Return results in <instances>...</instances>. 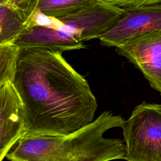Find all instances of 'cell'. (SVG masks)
I'll return each instance as SVG.
<instances>
[{"label": "cell", "instance_id": "1", "mask_svg": "<svg viewBox=\"0 0 161 161\" xmlns=\"http://www.w3.org/2000/svg\"><path fill=\"white\" fill-rule=\"evenodd\" d=\"M62 52L20 47L13 83L23 107L25 135H66L94 120L96 99Z\"/></svg>", "mask_w": 161, "mask_h": 161}, {"label": "cell", "instance_id": "2", "mask_svg": "<svg viewBox=\"0 0 161 161\" xmlns=\"http://www.w3.org/2000/svg\"><path fill=\"white\" fill-rule=\"evenodd\" d=\"M124 119L105 111L92 121L66 135H24L6 155L12 161H108L125 160L124 140L106 138Z\"/></svg>", "mask_w": 161, "mask_h": 161}, {"label": "cell", "instance_id": "3", "mask_svg": "<svg viewBox=\"0 0 161 161\" xmlns=\"http://www.w3.org/2000/svg\"><path fill=\"white\" fill-rule=\"evenodd\" d=\"M128 161H161V104L143 102L121 127Z\"/></svg>", "mask_w": 161, "mask_h": 161}, {"label": "cell", "instance_id": "4", "mask_svg": "<svg viewBox=\"0 0 161 161\" xmlns=\"http://www.w3.org/2000/svg\"><path fill=\"white\" fill-rule=\"evenodd\" d=\"M122 13V8L103 0H92L75 11L52 19L55 28L74 34L83 42L99 38Z\"/></svg>", "mask_w": 161, "mask_h": 161}, {"label": "cell", "instance_id": "5", "mask_svg": "<svg viewBox=\"0 0 161 161\" xmlns=\"http://www.w3.org/2000/svg\"><path fill=\"white\" fill-rule=\"evenodd\" d=\"M116 23L101 35V45L116 47L143 35L161 31V4L122 8Z\"/></svg>", "mask_w": 161, "mask_h": 161}, {"label": "cell", "instance_id": "6", "mask_svg": "<svg viewBox=\"0 0 161 161\" xmlns=\"http://www.w3.org/2000/svg\"><path fill=\"white\" fill-rule=\"evenodd\" d=\"M116 53L139 69L161 94V31L143 35L115 47Z\"/></svg>", "mask_w": 161, "mask_h": 161}, {"label": "cell", "instance_id": "7", "mask_svg": "<svg viewBox=\"0 0 161 161\" xmlns=\"http://www.w3.org/2000/svg\"><path fill=\"white\" fill-rule=\"evenodd\" d=\"M25 133L22 102L9 81L0 87V161Z\"/></svg>", "mask_w": 161, "mask_h": 161}, {"label": "cell", "instance_id": "8", "mask_svg": "<svg viewBox=\"0 0 161 161\" xmlns=\"http://www.w3.org/2000/svg\"><path fill=\"white\" fill-rule=\"evenodd\" d=\"M14 43L19 47H47L62 52L84 47L83 42L72 33L33 22L29 23Z\"/></svg>", "mask_w": 161, "mask_h": 161}, {"label": "cell", "instance_id": "9", "mask_svg": "<svg viewBox=\"0 0 161 161\" xmlns=\"http://www.w3.org/2000/svg\"><path fill=\"white\" fill-rule=\"evenodd\" d=\"M30 23L29 17L8 2L0 3V44L14 43Z\"/></svg>", "mask_w": 161, "mask_h": 161}, {"label": "cell", "instance_id": "10", "mask_svg": "<svg viewBox=\"0 0 161 161\" xmlns=\"http://www.w3.org/2000/svg\"><path fill=\"white\" fill-rule=\"evenodd\" d=\"M91 1L92 0H37L33 14L57 18L75 11Z\"/></svg>", "mask_w": 161, "mask_h": 161}, {"label": "cell", "instance_id": "11", "mask_svg": "<svg viewBox=\"0 0 161 161\" xmlns=\"http://www.w3.org/2000/svg\"><path fill=\"white\" fill-rule=\"evenodd\" d=\"M19 50L14 43L0 44V87L14 80Z\"/></svg>", "mask_w": 161, "mask_h": 161}, {"label": "cell", "instance_id": "12", "mask_svg": "<svg viewBox=\"0 0 161 161\" xmlns=\"http://www.w3.org/2000/svg\"><path fill=\"white\" fill-rule=\"evenodd\" d=\"M120 8L161 4V0H103Z\"/></svg>", "mask_w": 161, "mask_h": 161}, {"label": "cell", "instance_id": "13", "mask_svg": "<svg viewBox=\"0 0 161 161\" xmlns=\"http://www.w3.org/2000/svg\"><path fill=\"white\" fill-rule=\"evenodd\" d=\"M36 1L37 0H8V3L24 12L30 19Z\"/></svg>", "mask_w": 161, "mask_h": 161}, {"label": "cell", "instance_id": "14", "mask_svg": "<svg viewBox=\"0 0 161 161\" xmlns=\"http://www.w3.org/2000/svg\"><path fill=\"white\" fill-rule=\"evenodd\" d=\"M8 2V0H0V3H4Z\"/></svg>", "mask_w": 161, "mask_h": 161}]
</instances>
